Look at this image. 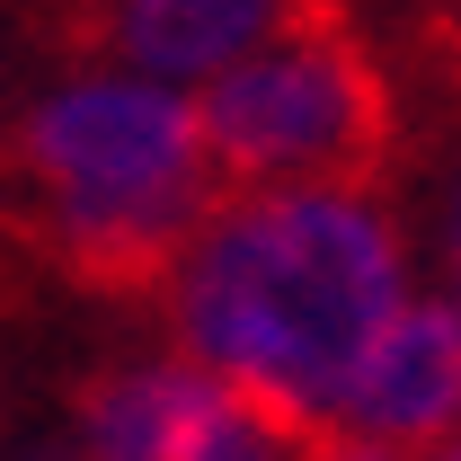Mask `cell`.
I'll use <instances>...</instances> for the list:
<instances>
[{"instance_id": "1", "label": "cell", "mask_w": 461, "mask_h": 461, "mask_svg": "<svg viewBox=\"0 0 461 461\" xmlns=\"http://www.w3.org/2000/svg\"><path fill=\"white\" fill-rule=\"evenodd\" d=\"M0 240L98 302L169 293L186 249L222 213L195 107L151 80H80L27 107L0 142Z\"/></svg>"}, {"instance_id": "2", "label": "cell", "mask_w": 461, "mask_h": 461, "mask_svg": "<svg viewBox=\"0 0 461 461\" xmlns=\"http://www.w3.org/2000/svg\"><path fill=\"white\" fill-rule=\"evenodd\" d=\"M169 302L204 373L338 408L346 373L400 311V230L364 195H240L186 249Z\"/></svg>"}, {"instance_id": "3", "label": "cell", "mask_w": 461, "mask_h": 461, "mask_svg": "<svg viewBox=\"0 0 461 461\" xmlns=\"http://www.w3.org/2000/svg\"><path fill=\"white\" fill-rule=\"evenodd\" d=\"M195 142L213 195H373L400 151V89L382 54L329 27L213 71L195 98Z\"/></svg>"}, {"instance_id": "4", "label": "cell", "mask_w": 461, "mask_h": 461, "mask_svg": "<svg viewBox=\"0 0 461 461\" xmlns=\"http://www.w3.org/2000/svg\"><path fill=\"white\" fill-rule=\"evenodd\" d=\"M62 54H115L151 80H213L230 62L355 27L346 0H45Z\"/></svg>"}, {"instance_id": "5", "label": "cell", "mask_w": 461, "mask_h": 461, "mask_svg": "<svg viewBox=\"0 0 461 461\" xmlns=\"http://www.w3.org/2000/svg\"><path fill=\"white\" fill-rule=\"evenodd\" d=\"M329 417L373 461H426L435 444H453V426H461V311L400 302L382 320V338L364 346V364L346 373Z\"/></svg>"}, {"instance_id": "6", "label": "cell", "mask_w": 461, "mask_h": 461, "mask_svg": "<svg viewBox=\"0 0 461 461\" xmlns=\"http://www.w3.org/2000/svg\"><path fill=\"white\" fill-rule=\"evenodd\" d=\"M169 461H373L346 435L329 408L293 400L276 382H249V373H204V391L177 426Z\"/></svg>"}, {"instance_id": "7", "label": "cell", "mask_w": 461, "mask_h": 461, "mask_svg": "<svg viewBox=\"0 0 461 461\" xmlns=\"http://www.w3.org/2000/svg\"><path fill=\"white\" fill-rule=\"evenodd\" d=\"M204 391V364L195 355H169V364H107L71 391V417H80V453L89 461H169L186 408Z\"/></svg>"}, {"instance_id": "8", "label": "cell", "mask_w": 461, "mask_h": 461, "mask_svg": "<svg viewBox=\"0 0 461 461\" xmlns=\"http://www.w3.org/2000/svg\"><path fill=\"white\" fill-rule=\"evenodd\" d=\"M426 45L444 62H461V0H435V9H426Z\"/></svg>"}, {"instance_id": "9", "label": "cell", "mask_w": 461, "mask_h": 461, "mask_svg": "<svg viewBox=\"0 0 461 461\" xmlns=\"http://www.w3.org/2000/svg\"><path fill=\"white\" fill-rule=\"evenodd\" d=\"M453 293H461V204H453Z\"/></svg>"}, {"instance_id": "10", "label": "cell", "mask_w": 461, "mask_h": 461, "mask_svg": "<svg viewBox=\"0 0 461 461\" xmlns=\"http://www.w3.org/2000/svg\"><path fill=\"white\" fill-rule=\"evenodd\" d=\"M426 461H461V444H435V453H426Z\"/></svg>"}, {"instance_id": "11", "label": "cell", "mask_w": 461, "mask_h": 461, "mask_svg": "<svg viewBox=\"0 0 461 461\" xmlns=\"http://www.w3.org/2000/svg\"><path fill=\"white\" fill-rule=\"evenodd\" d=\"M444 71H453V89H461V62H444Z\"/></svg>"}]
</instances>
